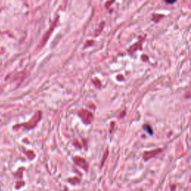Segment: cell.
<instances>
[{
  "instance_id": "cell-1",
  "label": "cell",
  "mask_w": 191,
  "mask_h": 191,
  "mask_svg": "<svg viewBox=\"0 0 191 191\" xmlns=\"http://www.w3.org/2000/svg\"><path fill=\"white\" fill-rule=\"evenodd\" d=\"M79 114L81 117H82L83 120L86 123H89L92 121L93 120V114L88 110H81L79 111Z\"/></svg>"
}]
</instances>
